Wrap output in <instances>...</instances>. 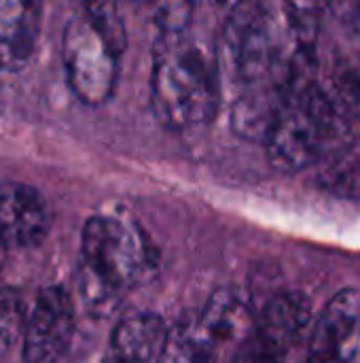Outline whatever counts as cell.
<instances>
[{
	"mask_svg": "<svg viewBox=\"0 0 360 363\" xmlns=\"http://www.w3.org/2000/svg\"><path fill=\"white\" fill-rule=\"evenodd\" d=\"M161 253L132 219L93 215L81 236L79 294L91 317H110L134 287L151 283Z\"/></svg>",
	"mask_w": 360,
	"mask_h": 363,
	"instance_id": "cell-1",
	"label": "cell"
},
{
	"mask_svg": "<svg viewBox=\"0 0 360 363\" xmlns=\"http://www.w3.org/2000/svg\"><path fill=\"white\" fill-rule=\"evenodd\" d=\"M151 102L170 130L208 125L221 106L219 55L189 36V28L161 32L151 70Z\"/></svg>",
	"mask_w": 360,
	"mask_h": 363,
	"instance_id": "cell-2",
	"label": "cell"
},
{
	"mask_svg": "<svg viewBox=\"0 0 360 363\" xmlns=\"http://www.w3.org/2000/svg\"><path fill=\"white\" fill-rule=\"evenodd\" d=\"M346 117L316 81L286 91V102L265 136L269 164L284 174L323 162L344 136Z\"/></svg>",
	"mask_w": 360,
	"mask_h": 363,
	"instance_id": "cell-3",
	"label": "cell"
},
{
	"mask_svg": "<svg viewBox=\"0 0 360 363\" xmlns=\"http://www.w3.org/2000/svg\"><path fill=\"white\" fill-rule=\"evenodd\" d=\"M221 40L223 57L244 87L267 79L284 81L291 53L284 55L276 21L263 0L236 2L229 9Z\"/></svg>",
	"mask_w": 360,
	"mask_h": 363,
	"instance_id": "cell-4",
	"label": "cell"
},
{
	"mask_svg": "<svg viewBox=\"0 0 360 363\" xmlns=\"http://www.w3.org/2000/svg\"><path fill=\"white\" fill-rule=\"evenodd\" d=\"M121 51L81 13L62 34V64L70 91L87 106L106 104L119 81Z\"/></svg>",
	"mask_w": 360,
	"mask_h": 363,
	"instance_id": "cell-5",
	"label": "cell"
},
{
	"mask_svg": "<svg viewBox=\"0 0 360 363\" xmlns=\"http://www.w3.org/2000/svg\"><path fill=\"white\" fill-rule=\"evenodd\" d=\"M312 323V302L299 291H282L267 300L255 321L252 338L236 359H282Z\"/></svg>",
	"mask_w": 360,
	"mask_h": 363,
	"instance_id": "cell-6",
	"label": "cell"
},
{
	"mask_svg": "<svg viewBox=\"0 0 360 363\" xmlns=\"http://www.w3.org/2000/svg\"><path fill=\"white\" fill-rule=\"evenodd\" d=\"M74 328V306L68 291L57 285L40 289L30 315H25L23 359L30 363L62 359L72 345Z\"/></svg>",
	"mask_w": 360,
	"mask_h": 363,
	"instance_id": "cell-7",
	"label": "cell"
},
{
	"mask_svg": "<svg viewBox=\"0 0 360 363\" xmlns=\"http://www.w3.org/2000/svg\"><path fill=\"white\" fill-rule=\"evenodd\" d=\"M257 315L236 289H216L204 308L195 313L197 332L210 353V359L233 357L255 334Z\"/></svg>",
	"mask_w": 360,
	"mask_h": 363,
	"instance_id": "cell-8",
	"label": "cell"
},
{
	"mask_svg": "<svg viewBox=\"0 0 360 363\" xmlns=\"http://www.w3.org/2000/svg\"><path fill=\"white\" fill-rule=\"evenodd\" d=\"M51 230V211L42 194L19 181L0 183V242L6 249L38 247Z\"/></svg>",
	"mask_w": 360,
	"mask_h": 363,
	"instance_id": "cell-9",
	"label": "cell"
},
{
	"mask_svg": "<svg viewBox=\"0 0 360 363\" xmlns=\"http://www.w3.org/2000/svg\"><path fill=\"white\" fill-rule=\"evenodd\" d=\"M359 325L360 291L356 289L337 291L327 302V306L323 308L320 317L314 323L308 342V357L312 362L348 359L352 355L350 347L354 345Z\"/></svg>",
	"mask_w": 360,
	"mask_h": 363,
	"instance_id": "cell-10",
	"label": "cell"
},
{
	"mask_svg": "<svg viewBox=\"0 0 360 363\" xmlns=\"http://www.w3.org/2000/svg\"><path fill=\"white\" fill-rule=\"evenodd\" d=\"M42 0H0V70L19 72L34 55Z\"/></svg>",
	"mask_w": 360,
	"mask_h": 363,
	"instance_id": "cell-11",
	"label": "cell"
},
{
	"mask_svg": "<svg viewBox=\"0 0 360 363\" xmlns=\"http://www.w3.org/2000/svg\"><path fill=\"white\" fill-rule=\"evenodd\" d=\"M170 325L155 313H132L125 315L108 347V359L119 362H157L163 357Z\"/></svg>",
	"mask_w": 360,
	"mask_h": 363,
	"instance_id": "cell-12",
	"label": "cell"
},
{
	"mask_svg": "<svg viewBox=\"0 0 360 363\" xmlns=\"http://www.w3.org/2000/svg\"><path fill=\"white\" fill-rule=\"evenodd\" d=\"M284 102L286 87L282 79H267L246 85L231 108V125L236 134L248 140L263 143Z\"/></svg>",
	"mask_w": 360,
	"mask_h": 363,
	"instance_id": "cell-13",
	"label": "cell"
},
{
	"mask_svg": "<svg viewBox=\"0 0 360 363\" xmlns=\"http://www.w3.org/2000/svg\"><path fill=\"white\" fill-rule=\"evenodd\" d=\"M325 160L318 185L331 196L360 200V143L337 147Z\"/></svg>",
	"mask_w": 360,
	"mask_h": 363,
	"instance_id": "cell-14",
	"label": "cell"
},
{
	"mask_svg": "<svg viewBox=\"0 0 360 363\" xmlns=\"http://www.w3.org/2000/svg\"><path fill=\"white\" fill-rule=\"evenodd\" d=\"M323 89L344 117L360 113V51L335 57L329 70V85Z\"/></svg>",
	"mask_w": 360,
	"mask_h": 363,
	"instance_id": "cell-15",
	"label": "cell"
},
{
	"mask_svg": "<svg viewBox=\"0 0 360 363\" xmlns=\"http://www.w3.org/2000/svg\"><path fill=\"white\" fill-rule=\"evenodd\" d=\"M83 15L110 40L117 51H125L127 30L121 11V0H83Z\"/></svg>",
	"mask_w": 360,
	"mask_h": 363,
	"instance_id": "cell-16",
	"label": "cell"
},
{
	"mask_svg": "<svg viewBox=\"0 0 360 363\" xmlns=\"http://www.w3.org/2000/svg\"><path fill=\"white\" fill-rule=\"evenodd\" d=\"M25 325V304L17 289H0V357L6 355L15 342L23 336Z\"/></svg>",
	"mask_w": 360,
	"mask_h": 363,
	"instance_id": "cell-17",
	"label": "cell"
},
{
	"mask_svg": "<svg viewBox=\"0 0 360 363\" xmlns=\"http://www.w3.org/2000/svg\"><path fill=\"white\" fill-rule=\"evenodd\" d=\"M329 0H286L291 23L297 32L299 43H314L316 26L320 21V15L325 11Z\"/></svg>",
	"mask_w": 360,
	"mask_h": 363,
	"instance_id": "cell-18",
	"label": "cell"
},
{
	"mask_svg": "<svg viewBox=\"0 0 360 363\" xmlns=\"http://www.w3.org/2000/svg\"><path fill=\"white\" fill-rule=\"evenodd\" d=\"M216 2H219V6H223V9H227V11H229V9H231L236 2H240V0H216Z\"/></svg>",
	"mask_w": 360,
	"mask_h": 363,
	"instance_id": "cell-19",
	"label": "cell"
}]
</instances>
